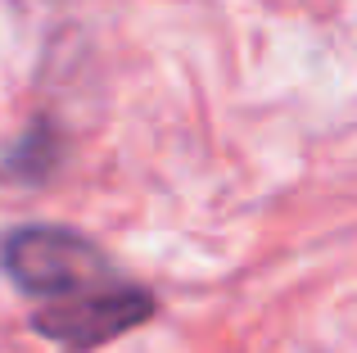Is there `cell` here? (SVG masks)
<instances>
[{"instance_id": "obj_1", "label": "cell", "mask_w": 357, "mask_h": 353, "mask_svg": "<svg viewBox=\"0 0 357 353\" xmlns=\"http://www.w3.org/2000/svg\"><path fill=\"white\" fill-rule=\"evenodd\" d=\"M0 267L23 294L68 299L114 281V263L68 227H18L0 245Z\"/></svg>"}, {"instance_id": "obj_3", "label": "cell", "mask_w": 357, "mask_h": 353, "mask_svg": "<svg viewBox=\"0 0 357 353\" xmlns=\"http://www.w3.org/2000/svg\"><path fill=\"white\" fill-rule=\"evenodd\" d=\"M54 154H59V145H54L50 136H27V141L18 145V150L9 154V159H5V172L36 181V176H45V172L54 168Z\"/></svg>"}, {"instance_id": "obj_2", "label": "cell", "mask_w": 357, "mask_h": 353, "mask_svg": "<svg viewBox=\"0 0 357 353\" xmlns=\"http://www.w3.org/2000/svg\"><path fill=\"white\" fill-rule=\"evenodd\" d=\"M154 313V299L136 285H96V290H82L68 294V299H54L50 308L36 313V331L45 340L63 349H96L105 340H118L127 331H136L140 322H149Z\"/></svg>"}]
</instances>
